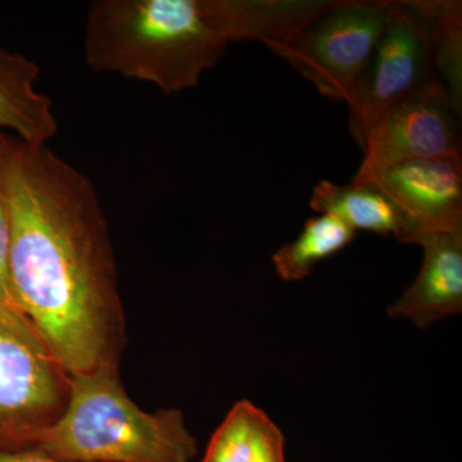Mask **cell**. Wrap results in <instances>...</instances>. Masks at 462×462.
I'll list each match as a JSON object with an SVG mask.
<instances>
[{
	"label": "cell",
	"instance_id": "8",
	"mask_svg": "<svg viewBox=\"0 0 462 462\" xmlns=\"http://www.w3.org/2000/svg\"><path fill=\"white\" fill-rule=\"evenodd\" d=\"M373 182L388 194L411 225L413 245L462 230V157L409 161L355 182Z\"/></svg>",
	"mask_w": 462,
	"mask_h": 462
},
{
	"label": "cell",
	"instance_id": "18",
	"mask_svg": "<svg viewBox=\"0 0 462 462\" xmlns=\"http://www.w3.org/2000/svg\"><path fill=\"white\" fill-rule=\"evenodd\" d=\"M3 51L2 48H0V51Z\"/></svg>",
	"mask_w": 462,
	"mask_h": 462
},
{
	"label": "cell",
	"instance_id": "5",
	"mask_svg": "<svg viewBox=\"0 0 462 462\" xmlns=\"http://www.w3.org/2000/svg\"><path fill=\"white\" fill-rule=\"evenodd\" d=\"M389 0H338L291 41L264 45L314 85L348 103L385 25Z\"/></svg>",
	"mask_w": 462,
	"mask_h": 462
},
{
	"label": "cell",
	"instance_id": "4",
	"mask_svg": "<svg viewBox=\"0 0 462 462\" xmlns=\"http://www.w3.org/2000/svg\"><path fill=\"white\" fill-rule=\"evenodd\" d=\"M69 375L14 306L0 305V451L32 448L65 410Z\"/></svg>",
	"mask_w": 462,
	"mask_h": 462
},
{
	"label": "cell",
	"instance_id": "7",
	"mask_svg": "<svg viewBox=\"0 0 462 462\" xmlns=\"http://www.w3.org/2000/svg\"><path fill=\"white\" fill-rule=\"evenodd\" d=\"M456 118L448 94L436 76L380 117L352 181L409 161L461 156Z\"/></svg>",
	"mask_w": 462,
	"mask_h": 462
},
{
	"label": "cell",
	"instance_id": "2",
	"mask_svg": "<svg viewBox=\"0 0 462 462\" xmlns=\"http://www.w3.org/2000/svg\"><path fill=\"white\" fill-rule=\"evenodd\" d=\"M337 0H97L88 11L85 60L98 74L165 94L199 84L227 45L291 41Z\"/></svg>",
	"mask_w": 462,
	"mask_h": 462
},
{
	"label": "cell",
	"instance_id": "12",
	"mask_svg": "<svg viewBox=\"0 0 462 462\" xmlns=\"http://www.w3.org/2000/svg\"><path fill=\"white\" fill-rule=\"evenodd\" d=\"M427 25L434 66L452 107L462 111V3L460 0H409Z\"/></svg>",
	"mask_w": 462,
	"mask_h": 462
},
{
	"label": "cell",
	"instance_id": "9",
	"mask_svg": "<svg viewBox=\"0 0 462 462\" xmlns=\"http://www.w3.org/2000/svg\"><path fill=\"white\" fill-rule=\"evenodd\" d=\"M420 247V272L388 307V315L427 329L462 312V230L434 234L422 240Z\"/></svg>",
	"mask_w": 462,
	"mask_h": 462
},
{
	"label": "cell",
	"instance_id": "6",
	"mask_svg": "<svg viewBox=\"0 0 462 462\" xmlns=\"http://www.w3.org/2000/svg\"><path fill=\"white\" fill-rule=\"evenodd\" d=\"M430 32L409 0H389L384 29L349 98L348 130L361 149L389 108L436 78Z\"/></svg>",
	"mask_w": 462,
	"mask_h": 462
},
{
	"label": "cell",
	"instance_id": "11",
	"mask_svg": "<svg viewBox=\"0 0 462 462\" xmlns=\"http://www.w3.org/2000/svg\"><path fill=\"white\" fill-rule=\"evenodd\" d=\"M310 207L321 215L339 218L355 231L366 230L380 236H394L413 245V231L400 207L373 182L348 185L322 180L312 190Z\"/></svg>",
	"mask_w": 462,
	"mask_h": 462
},
{
	"label": "cell",
	"instance_id": "15",
	"mask_svg": "<svg viewBox=\"0 0 462 462\" xmlns=\"http://www.w3.org/2000/svg\"><path fill=\"white\" fill-rule=\"evenodd\" d=\"M9 239H11V227H9L8 208L5 191L0 184V305L16 307L14 294H12L11 282H9Z\"/></svg>",
	"mask_w": 462,
	"mask_h": 462
},
{
	"label": "cell",
	"instance_id": "14",
	"mask_svg": "<svg viewBox=\"0 0 462 462\" xmlns=\"http://www.w3.org/2000/svg\"><path fill=\"white\" fill-rule=\"evenodd\" d=\"M269 416L247 400L234 404L215 431L202 462H251Z\"/></svg>",
	"mask_w": 462,
	"mask_h": 462
},
{
	"label": "cell",
	"instance_id": "13",
	"mask_svg": "<svg viewBox=\"0 0 462 462\" xmlns=\"http://www.w3.org/2000/svg\"><path fill=\"white\" fill-rule=\"evenodd\" d=\"M356 236L357 231L334 216L309 218L297 239L273 254L275 272L282 281H302L312 273L316 264L351 245Z\"/></svg>",
	"mask_w": 462,
	"mask_h": 462
},
{
	"label": "cell",
	"instance_id": "17",
	"mask_svg": "<svg viewBox=\"0 0 462 462\" xmlns=\"http://www.w3.org/2000/svg\"><path fill=\"white\" fill-rule=\"evenodd\" d=\"M0 462H69L58 460L44 454L38 448L16 449V451H0Z\"/></svg>",
	"mask_w": 462,
	"mask_h": 462
},
{
	"label": "cell",
	"instance_id": "10",
	"mask_svg": "<svg viewBox=\"0 0 462 462\" xmlns=\"http://www.w3.org/2000/svg\"><path fill=\"white\" fill-rule=\"evenodd\" d=\"M41 67L18 53L0 51V132L14 130L30 145H45L58 133L50 97L39 93L35 83Z\"/></svg>",
	"mask_w": 462,
	"mask_h": 462
},
{
	"label": "cell",
	"instance_id": "16",
	"mask_svg": "<svg viewBox=\"0 0 462 462\" xmlns=\"http://www.w3.org/2000/svg\"><path fill=\"white\" fill-rule=\"evenodd\" d=\"M284 436L272 419L264 422L251 462H287L285 461Z\"/></svg>",
	"mask_w": 462,
	"mask_h": 462
},
{
	"label": "cell",
	"instance_id": "1",
	"mask_svg": "<svg viewBox=\"0 0 462 462\" xmlns=\"http://www.w3.org/2000/svg\"><path fill=\"white\" fill-rule=\"evenodd\" d=\"M9 282L69 375L116 367L124 316L107 217L93 182L45 145L0 132Z\"/></svg>",
	"mask_w": 462,
	"mask_h": 462
},
{
	"label": "cell",
	"instance_id": "3",
	"mask_svg": "<svg viewBox=\"0 0 462 462\" xmlns=\"http://www.w3.org/2000/svg\"><path fill=\"white\" fill-rule=\"evenodd\" d=\"M32 448L69 462H191L199 442L179 409L143 411L116 367L69 375L62 415Z\"/></svg>",
	"mask_w": 462,
	"mask_h": 462
}]
</instances>
